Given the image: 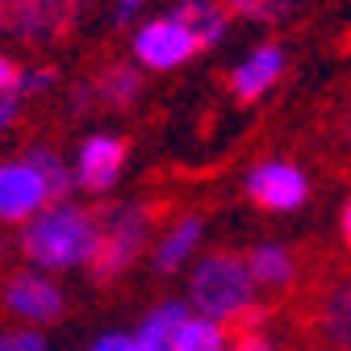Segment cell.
Wrapping results in <instances>:
<instances>
[{"instance_id": "15", "label": "cell", "mask_w": 351, "mask_h": 351, "mask_svg": "<svg viewBox=\"0 0 351 351\" xmlns=\"http://www.w3.org/2000/svg\"><path fill=\"white\" fill-rule=\"evenodd\" d=\"M38 176H42V184H47V193H51V201H67L71 197V163H63V155L55 151V147H29L25 155H21Z\"/></svg>"}, {"instance_id": "27", "label": "cell", "mask_w": 351, "mask_h": 351, "mask_svg": "<svg viewBox=\"0 0 351 351\" xmlns=\"http://www.w3.org/2000/svg\"><path fill=\"white\" fill-rule=\"evenodd\" d=\"M5 5H9V0H0V17H5Z\"/></svg>"}, {"instance_id": "1", "label": "cell", "mask_w": 351, "mask_h": 351, "mask_svg": "<svg viewBox=\"0 0 351 351\" xmlns=\"http://www.w3.org/2000/svg\"><path fill=\"white\" fill-rule=\"evenodd\" d=\"M97 243H101L97 213L75 205V201H51L47 209H38L21 226V255H25V263L34 272H47V276L93 268Z\"/></svg>"}, {"instance_id": "17", "label": "cell", "mask_w": 351, "mask_h": 351, "mask_svg": "<svg viewBox=\"0 0 351 351\" xmlns=\"http://www.w3.org/2000/svg\"><path fill=\"white\" fill-rule=\"evenodd\" d=\"M310 0H222V9L230 17H243V21H259V25H280V21H293Z\"/></svg>"}, {"instance_id": "10", "label": "cell", "mask_w": 351, "mask_h": 351, "mask_svg": "<svg viewBox=\"0 0 351 351\" xmlns=\"http://www.w3.org/2000/svg\"><path fill=\"white\" fill-rule=\"evenodd\" d=\"M71 0H9L5 5V29L21 42H47L67 29Z\"/></svg>"}, {"instance_id": "7", "label": "cell", "mask_w": 351, "mask_h": 351, "mask_svg": "<svg viewBox=\"0 0 351 351\" xmlns=\"http://www.w3.org/2000/svg\"><path fill=\"white\" fill-rule=\"evenodd\" d=\"M125 171V143L117 134H88L71 159V184L84 193H109Z\"/></svg>"}, {"instance_id": "11", "label": "cell", "mask_w": 351, "mask_h": 351, "mask_svg": "<svg viewBox=\"0 0 351 351\" xmlns=\"http://www.w3.org/2000/svg\"><path fill=\"white\" fill-rule=\"evenodd\" d=\"M201 243H205V217H201V213H184V217H176V222L159 234L155 251H151L155 272H163V276L180 272L184 263H193V259H197Z\"/></svg>"}, {"instance_id": "2", "label": "cell", "mask_w": 351, "mask_h": 351, "mask_svg": "<svg viewBox=\"0 0 351 351\" xmlns=\"http://www.w3.org/2000/svg\"><path fill=\"white\" fill-rule=\"evenodd\" d=\"M255 301H259V289L247 272L243 255L213 251L197 259V268L189 276V314L209 318L217 326H230L255 310Z\"/></svg>"}, {"instance_id": "14", "label": "cell", "mask_w": 351, "mask_h": 351, "mask_svg": "<svg viewBox=\"0 0 351 351\" xmlns=\"http://www.w3.org/2000/svg\"><path fill=\"white\" fill-rule=\"evenodd\" d=\"M184 318H189L184 301H159V305H151V310L143 314V322L130 335H134V343L143 351H171V339H176V330H180Z\"/></svg>"}, {"instance_id": "16", "label": "cell", "mask_w": 351, "mask_h": 351, "mask_svg": "<svg viewBox=\"0 0 351 351\" xmlns=\"http://www.w3.org/2000/svg\"><path fill=\"white\" fill-rule=\"evenodd\" d=\"M171 351H230V335H226V326L189 314L171 339Z\"/></svg>"}, {"instance_id": "19", "label": "cell", "mask_w": 351, "mask_h": 351, "mask_svg": "<svg viewBox=\"0 0 351 351\" xmlns=\"http://www.w3.org/2000/svg\"><path fill=\"white\" fill-rule=\"evenodd\" d=\"M322 330L343 347L347 343V330H351V297H347V285H339L330 297H326V310H322Z\"/></svg>"}, {"instance_id": "5", "label": "cell", "mask_w": 351, "mask_h": 351, "mask_svg": "<svg viewBox=\"0 0 351 351\" xmlns=\"http://www.w3.org/2000/svg\"><path fill=\"white\" fill-rule=\"evenodd\" d=\"M197 55V38L176 13H159L134 25V59L147 71H176Z\"/></svg>"}, {"instance_id": "25", "label": "cell", "mask_w": 351, "mask_h": 351, "mask_svg": "<svg viewBox=\"0 0 351 351\" xmlns=\"http://www.w3.org/2000/svg\"><path fill=\"white\" fill-rule=\"evenodd\" d=\"M17 63L9 59V55H0V93H13V84H17Z\"/></svg>"}, {"instance_id": "9", "label": "cell", "mask_w": 351, "mask_h": 351, "mask_svg": "<svg viewBox=\"0 0 351 351\" xmlns=\"http://www.w3.org/2000/svg\"><path fill=\"white\" fill-rule=\"evenodd\" d=\"M285 67H289L285 47H276V42H259L255 51H247L234 63V71H230V93L239 101H259L263 93H272V88L280 84Z\"/></svg>"}, {"instance_id": "13", "label": "cell", "mask_w": 351, "mask_h": 351, "mask_svg": "<svg viewBox=\"0 0 351 351\" xmlns=\"http://www.w3.org/2000/svg\"><path fill=\"white\" fill-rule=\"evenodd\" d=\"M171 13L189 25V34L197 38V51L217 47V42L226 38V29H230V13L222 9V0H180Z\"/></svg>"}, {"instance_id": "22", "label": "cell", "mask_w": 351, "mask_h": 351, "mask_svg": "<svg viewBox=\"0 0 351 351\" xmlns=\"http://www.w3.org/2000/svg\"><path fill=\"white\" fill-rule=\"evenodd\" d=\"M17 121H21V97L17 93H0V134H9Z\"/></svg>"}, {"instance_id": "20", "label": "cell", "mask_w": 351, "mask_h": 351, "mask_svg": "<svg viewBox=\"0 0 351 351\" xmlns=\"http://www.w3.org/2000/svg\"><path fill=\"white\" fill-rule=\"evenodd\" d=\"M47 88H55V71L51 67H34V71H17V84H13V93L17 97H34V93H47Z\"/></svg>"}, {"instance_id": "4", "label": "cell", "mask_w": 351, "mask_h": 351, "mask_svg": "<svg viewBox=\"0 0 351 351\" xmlns=\"http://www.w3.org/2000/svg\"><path fill=\"white\" fill-rule=\"evenodd\" d=\"M0 297H5V310L17 318V326H29V330L59 322L63 310H67L63 285L55 276H47V272H34V268L13 272L5 280V293H0Z\"/></svg>"}, {"instance_id": "8", "label": "cell", "mask_w": 351, "mask_h": 351, "mask_svg": "<svg viewBox=\"0 0 351 351\" xmlns=\"http://www.w3.org/2000/svg\"><path fill=\"white\" fill-rule=\"evenodd\" d=\"M51 205V193L42 184V176L25 159H5L0 163V222L25 226L38 209Z\"/></svg>"}, {"instance_id": "6", "label": "cell", "mask_w": 351, "mask_h": 351, "mask_svg": "<svg viewBox=\"0 0 351 351\" xmlns=\"http://www.w3.org/2000/svg\"><path fill=\"white\" fill-rule=\"evenodd\" d=\"M247 197L268 213H297L310 201V176L289 159H263L247 171Z\"/></svg>"}, {"instance_id": "21", "label": "cell", "mask_w": 351, "mask_h": 351, "mask_svg": "<svg viewBox=\"0 0 351 351\" xmlns=\"http://www.w3.org/2000/svg\"><path fill=\"white\" fill-rule=\"evenodd\" d=\"M88 351H143V347L134 343V335H130V330H109V335H101Z\"/></svg>"}, {"instance_id": "24", "label": "cell", "mask_w": 351, "mask_h": 351, "mask_svg": "<svg viewBox=\"0 0 351 351\" xmlns=\"http://www.w3.org/2000/svg\"><path fill=\"white\" fill-rule=\"evenodd\" d=\"M230 351H280L268 335H259V330H247V335H239L234 343H230Z\"/></svg>"}, {"instance_id": "12", "label": "cell", "mask_w": 351, "mask_h": 351, "mask_svg": "<svg viewBox=\"0 0 351 351\" xmlns=\"http://www.w3.org/2000/svg\"><path fill=\"white\" fill-rule=\"evenodd\" d=\"M243 263H247L255 289L280 293V289H289V285L297 280V255H293L285 243H255L251 255H243Z\"/></svg>"}, {"instance_id": "23", "label": "cell", "mask_w": 351, "mask_h": 351, "mask_svg": "<svg viewBox=\"0 0 351 351\" xmlns=\"http://www.w3.org/2000/svg\"><path fill=\"white\" fill-rule=\"evenodd\" d=\"M143 9H147V0H117V5H113V21L121 29H130V25L143 17Z\"/></svg>"}, {"instance_id": "18", "label": "cell", "mask_w": 351, "mask_h": 351, "mask_svg": "<svg viewBox=\"0 0 351 351\" xmlns=\"http://www.w3.org/2000/svg\"><path fill=\"white\" fill-rule=\"evenodd\" d=\"M97 93H101V101H105V105H113V109L134 105V101H138V93H143V71H138V67H130V63L109 67Z\"/></svg>"}, {"instance_id": "3", "label": "cell", "mask_w": 351, "mask_h": 351, "mask_svg": "<svg viewBox=\"0 0 351 351\" xmlns=\"http://www.w3.org/2000/svg\"><path fill=\"white\" fill-rule=\"evenodd\" d=\"M101 226V243H97V255H93V272L101 280H113L121 272H130V263H134L147 243H151V209L138 205V201H121V205H109L105 217H97Z\"/></svg>"}, {"instance_id": "26", "label": "cell", "mask_w": 351, "mask_h": 351, "mask_svg": "<svg viewBox=\"0 0 351 351\" xmlns=\"http://www.w3.org/2000/svg\"><path fill=\"white\" fill-rule=\"evenodd\" d=\"M339 234H343V239L351 234V205H347V201L339 205Z\"/></svg>"}]
</instances>
